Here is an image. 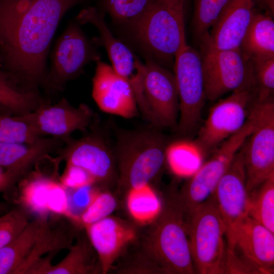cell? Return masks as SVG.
<instances>
[{
    "label": "cell",
    "mask_w": 274,
    "mask_h": 274,
    "mask_svg": "<svg viewBox=\"0 0 274 274\" xmlns=\"http://www.w3.org/2000/svg\"><path fill=\"white\" fill-rule=\"evenodd\" d=\"M0 114L12 115L11 112L6 107L0 105Z\"/></svg>",
    "instance_id": "b9f144b4"
},
{
    "label": "cell",
    "mask_w": 274,
    "mask_h": 274,
    "mask_svg": "<svg viewBox=\"0 0 274 274\" xmlns=\"http://www.w3.org/2000/svg\"><path fill=\"white\" fill-rule=\"evenodd\" d=\"M117 204L116 200L111 193L99 191L80 216L79 222L84 226L94 223L110 216L116 209Z\"/></svg>",
    "instance_id": "e575fe53"
},
{
    "label": "cell",
    "mask_w": 274,
    "mask_h": 274,
    "mask_svg": "<svg viewBox=\"0 0 274 274\" xmlns=\"http://www.w3.org/2000/svg\"><path fill=\"white\" fill-rule=\"evenodd\" d=\"M255 98V89L248 88L233 91L228 97L219 100L210 108L198 129L194 146L204 154L214 151L242 128Z\"/></svg>",
    "instance_id": "4fadbf2b"
},
{
    "label": "cell",
    "mask_w": 274,
    "mask_h": 274,
    "mask_svg": "<svg viewBox=\"0 0 274 274\" xmlns=\"http://www.w3.org/2000/svg\"><path fill=\"white\" fill-rule=\"evenodd\" d=\"M2 59L1 56L0 55V67L2 65Z\"/></svg>",
    "instance_id": "ee69618b"
},
{
    "label": "cell",
    "mask_w": 274,
    "mask_h": 274,
    "mask_svg": "<svg viewBox=\"0 0 274 274\" xmlns=\"http://www.w3.org/2000/svg\"><path fill=\"white\" fill-rule=\"evenodd\" d=\"M207 100L213 101L233 91L255 89L251 62L240 49H221L213 44L209 31L198 40Z\"/></svg>",
    "instance_id": "8992f818"
},
{
    "label": "cell",
    "mask_w": 274,
    "mask_h": 274,
    "mask_svg": "<svg viewBox=\"0 0 274 274\" xmlns=\"http://www.w3.org/2000/svg\"><path fill=\"white\" fill-rule=\"evenodd\" d=\"M49 212L66 215L67 211V195L66 188L56 180L49 190L47 200Z\"/></svg>",
    "instance_id": "74e56055"
},
{
    "label": "cell",
    "mask_w": 274,
    "mask_h": 274,
    "mask_svg": "<svg viewBox=\"0 0 274 274\" xmlns=\"http://www.w3.org/2000/svg\"><path fill=\"white\" fill-rule=\"evenodd\" d=\"M239 49L250 61L274 57L273 16L256 11Z\"/></svg>",
    "instance_id": "603a6c76"
},
{
    "label": "cell",
    "mask_w": 274,
    "mask_h": 274,
    "mask_svg": "<svg viewBox=\"0 0 274 274\" xmlns=\"http://www.w3.org/2000/svg\"><path fill=\"white\" fill-rule=\"evenodd\" d=\"M213 196L225 226L227 246L238 224L248 216L251 204L241 148L219 181Z\"/></svg>",
    "instance_id": "9a60e30c"
},
{
    "label": "cell",
    "mask_w": 274,
    "mask_h": 274,
    "mask_svg": "<svg viewBox=\"0 0 274 274\" xmlns=\"http://www.w3.org/2000/svg\"><path fill=\"white\" fill-rule=\"evenodd\" d=\"M126 204L131 217L141 224L152 223L162 208L160 199L150 184L129 189Z\"/></svg>",
    "instance_id": "d4e9b609"
},
{
    "label": "cell",
    "mask_w": 274,
    "mask_h": 274,
    "mask_svg": "<svg viewBox=\"0 0 274 274\" xmlns=\"http://www.w3.org/2000/svg\"><path fill=\"white\" fill-rule=\"evenodd\" d=\"M145 63V119L157 127L176 129L179 100L175 75L148 55Z\"/></svg>",
    "instance_id": "5bb4252c"
},
{
    "label": "cell",
    "mask_w": 274,
    "mask_h": 274,
    "mask_svg": "<svg viewBox=\"0 0 274 274\" xmlns=\"http://www.w3.org/2000/svg\"><path fill=\"white\" fill-rule=\"evenodd\" d=\"M167 146L165 138L155 131L135 130L121 134L116 148L120 184L129 189L149 184L162 169Z\"/></svg>",
    "instance_id": "277c9868"
},
{
    "label": "cell",
    "mask_w": 274,
    "mask_h": 274,
    "mask_svg": "<svg viewBox=\"0 0 274 274\" xmlns=\"http://www.w3.org/2000/svg\"><path fill=\"white\" fill-rule=\"evenodd\" d=\"M97 255L88 238L78 239L67 255L58 264H48L43 274H92L101 273Z\"/></svg>",
    "instance_id": "cb8c5ba5"
},
{
    "label": "cell",
    "mask_w": 274,
    "mask_h": 274,
    "mask_svg": "<svg viewBox=\"0 0 274 274\" xmlns=\"http://www.w3.org/2000/svg\"><path fill=\"white\" fill-rule=\"evenodd\" d=\"M248 216L274 233V174L251 194Z\"/></svg>",
    "instance_id": "83f0119b"
},
{
    "label": "cell",
    "mask_w": 274,
    "mask_h": 274,
    "mask_svg": "<svg viewBox=\"0 0 274 274\" xmlns=\"http://www.w3.org/2000/svg\"><path fill=\"white\" fill-rule=\"evenodd\" d=\"M43 135L18 116L0 114V143H32Z\"/></svg>",
    "instance_id": "f1b7e54d"
},
{
    "label": "cell",
    "mask_w": 274,
    "mask_h": 274,
    "mask_svg": "<svg viewBox=\"0 0 274 274\" xmlns=\"http://www.w3.org/2000/svg\"><path fill=\"white\" fill-rule=\"evenodd\" d=\"M251 62L255 84L256 99L265 101L274 90V57Z\"/></svg>",
    "instance_id": "1f68e13d"
},
{
    "label": "cell",
    "mask_w": 274,
    "mask_h": 274,
    "mask_svg": "<svg viewBox=\"0 0 274 274\" xmlns=\"http://www.w3.org/2000/svg\"><path fill=\"white\" fill-rule=\"evenodd\" d=\"M18 117L32 126L43 136L50 135L65 143L71 138L74 131H84L89 127L93 112L85 104L75 107L62 97L53 104L44 101L35 111Z\"/></svg>",
    "instance_id": "2e32d148"
},
{
    "label": "cell",
    "mask_w": 274,
    "mask_h": 274,
    "mask_svg": "<svg viewBox=\"0 0 274 274\" xmlns=\"http://www.w3.org/2000/svg\"><path fill=\"white\" fill-rule=\"evenodd\" d=\"M146 239L151 260L161 273H196L185 215L175 195L165 201Z\"/></svg>",
    "instance_id": "7a4b0ae2"
},
{
    "label": "cell",
    "mask_w": 274,
    "mask_h": 274,
    "mask_svg": "<svg viewBox=\"0 0 274 274\" xmlns=\"http://www.w3.org/2000/svg\"><path fill=\"white\" fill-rule=\"evenodd\" d=\"M89 0H0L1 67L22 92H39L50 45L63 17Z\"/></svg>",
    "instance_id": "6da1fadb"
},
{
    "label": "cell",
    "mask_w": 274,
    "mask_h": 274,
    "mask_svg": "<svg viewBox=\"0 0 274 274\" xmlns=\"http://www.w3.org/2000/svg\"><path fill=\"white\" fill-rule=\"evenodd\" d=\"M191 146L184 142L168 145L166 161L174 174L179 176H191L194 170V157Z\"/></svg>",
    "instance_id": "d6a6232c"
},
{
    "label": "cell",
    "mask_w": 274,
    "mask_h": 274,
    "mask_svg": "<svg viewBox=\"0 0 274 274\" xmlns=\"http://www.w3.org/2000/svg\"><path fill=\"white\" fill-rule=\"evenodd\" d=\"M56 180L41 173H33L25 180L21 188L23 204L38 217H47L49 212L47 200L49 190Z\"/></svg>",
    "instance_id": "4316f807"
},
{
    "label": "cell",
    "mask_w": 274,
    "mask_h": 274,
    "mask_svg": "<svg viewBox=\"0 0 274 274\" xmlns=\"http://www.w3.org/2000/svg\"><path fill=\"white\" fill-rule=\"evenodd\" d=\"M3 173L1 172V169H0V176H1V175Z\"/></svg>",
    "instance_id": "f6af8a7d"
},
{
    "label": "cell",
    "mask_w": 274,
    "mask_h": 274,
    "mask_svg": "<svg viewBox=\"0 0 274 274\" xmlns=\"http://www.w3.org/2000/svg\"><path fill=\"white\" fill-rule=\"evenodd\" d=\"M154 0H99L96 8L109 14L113 22L134 29L147 13Z\"/></svg>",
    "instance_id": "484cf974"
},
{
    "label": "cell",
    "mask_w": 274,
    "mask_h": 274,
    "mask_svg": "<svg viewBox=\"0 0 274 274\" xmlns=\"http://www.w3.org/2000/svg\"><path fill=\"white\" fill-rule=\"evenodd\" d=\"M186 218L195 273H227L225 228L213 195Z\"/></svg>",
    "instance_id": "5b68a950"
},
{
    "label": "cell",
    "mask_w": 274,
    "mask_h": 274,
    "mask_svg": "<svg viewBox=\"0 0 274 274\" xmlns=\"http://www.w3.org/2000/svg\"><path fill=\"white\" fill-rule=\"evenodd\" d=\"M19 177L13 172L6 170L0 176V191L10 186Z\"/></svg>",
    "instance_id": "f35d334b"
},
{
    "label": "cell",
    "mask_w": 274,
    "mask_h": 274,
    "mask_svg": "<svg viewBox=\"0 0 274 274\" xmlns=\"http://www.w3.org/2000/svg\"><path fill=\"white\" fill-rule=\"evenodd\" d=\"M105 15L96 7L88 6L79 13L75 19L80 25L89 23L97 28L99 36L94 37L92 42L95 46L105 47L112 67L129 84L138 108L145 117L146 106L143 89L145 63L124 43L113 35L105 21Z\"/></svg>",
    "instance_id": "7c38bea8"
},
{
    "label": "cell",
    "mask_w": 274,
    "mask_h": 274,
    "mask_svg": "<svg viewBox=\"0 0 274 274\" xmlns=\"http://www.w3.org/2000/svg\"><path fill=\"white\" fill-rule=\"evenodd\" d=\"M255 0H230L209 31L218 48H240L256 12Z\"/></svg>",
    "instance_id": "ffe728a7"
},
{
    "label": "cell",
    "mask_w": 274,
    "mask_h": 274,
    "mask_svg": "<svg viewBox=\"0 0 274 274\" xmlns=\"http://www.w3.org/2000/svg\"><path fill=\"white\" fill-rule=\"evenodd\" d=\"M95 63L92 96L99 109L126 119L135 116L138 108L129 84L100 58Z\"/></svg>",
    "instance_id": "e0dca14e"
},
{
    "label": "cell",
    "mask_w": 274,
    "mask_h": 274,
    "mask_svg": "<svg viewBox=\"0 0 274 274\" xmlns=\"http://www.w3.org/2000/svg\"><path fill=\"white\" fill-rule=\"evenodd\" d=\"M173 67L179 100L176 130L187 136L198 130L207 100L199 52L186 42L177 53Z\"/></svg>",
    "instance_id": "30bf717a"
},
{
    "label": "cell",
    "mask_w": 274,
    "mask_h": 274,
    "mask_svg": "<svg viewBox=\"0 0 274 274\" xmlns=\"http://www.w3.org/2000/svg\"><path fill=\"white\" fill-rule=\"evenodd\" d=\"M228 273L270 274L274 269V233L249 216L227 245Z\"/></svg>",
    "instance_id": "8fae6325"
},
{
    "label": "cell",
    "mask_w": 274,
    "mask_h": 274,
    "mask_svg": "<svg viewBox=\"0 0 274 274\" xmlns=\"http://www.w3.org/2000/svg\"><path fill=\"white\" fill-rule=\"evenodd\" d=\"M0 86L9 87L19 91L11 76L2 70H0Z\"/></svg>",
    "instance_id": "ab89813d"
},
{
    "label": "cell",
    "mask_w": 274,
    "mask_h": 274,
    "mask_svg": "<svg viewBox=\"0 0 274 274\" xmlns=\"http://www.w3.org/2000/svg\"><path fill=\"white\" fill-rule=\"evenodd\" d=\"M230 0H193L192 28L198 39L213 25Z\"/></svg>",
    "instance_id": "f546056e"
},
{
    "label": "cell",
    "mask_w": 274,
    "mask_h": 274,
    "mask_svg": "<svg viewBox=\"0 0 274 274\" xmlns=\"http://www.w3.org/2000/svg\"><path fill=\"white\" fill-rule=\"evenodd\" d=\"M80 25L76 19L70 20L56 40L42 86L46 93L62 91L67 82L80 75L88 63L100 58L96 46Z\"/></svg>",
    "instance_id": "9c48e42d"
},
{
    "label": "cell",
    "mask_w": 274,
    "mask_h": 274,
    "mask_svg": "<svg viewBox=\"0 0 274 274\" xmlns=\"http://www.w3.org/2000/svg\"><path fill=\"white\" fill-rule=\"evenodd\" d=\"M57 153L66 163L87 172L95 184L108 182L114 176V156L105 142L96 135H88L78 140L71 138Z\"/></svg>",
    "instance_id": "ac0fdd59"
},
{
    "label": "cell",
    "mask_w": 274,
    "mask_h": 274,
    "mask_svg": "<svg viewBox=\"0 0 274 274\" xmlns=\"http://www.w3.org/2000/svg\"><path fill=\"white\" fill-rule=\"evenodd\" d=\"M44 101L39 92H21L0 86V105L8 108L13 116L28 114L36 110Z\"/></svg>",
    "instance_id": "4dcf8cb0"
},
{
    "label": "cell",
    "mask_w": 274,
    "mask_h": 274,
    "mask_svg": "<svg viewBox=\"0 0 274 274\" xmlns=\"http://www.w3.org/2000/svg\"><path fill=\"white\" fill-rule=\"evenodd\" d=\"M6 207L5 204L0 203V213L4 211L6 209Z\"/></svg>",
    "instance_id": "7bdbcfd3"
},
{
    "label": "cell",
    "mask_w": 274,
    "mask_h": 274,
    "mask_svg": "<svg viewBox=\"0 0 274 274\" xmlns=\"http://www.w3.org/2000/svg\"><path fill=\"white\" fill-rule=\"evenodd\" d=\"M64 145L62 140L53 136H42L32 143H0V166L20 177L41 158L57 152Z\"/></svg>",
    "instance_id": "44dd1931"
},
{
    "label": "cell",
    "mask_w": 274,
    "mask_h": 274,
    "mask_svg": "<svg viewBox=\"0 0 274 274\" xmlns=\"http://www.w3.org/2000/svg\"><path fill=\"white\" fill-rule=\"evenodd\" d=\"M255 5L264 10V12L273 16L274 0H255Z\"/></svg>",
    "instance_id": "60d3db41"
},
{
    "label": "cell",
    "mask_w": 274,
    "mask_h": 274,
    "mask_svg": "<svg viewBox=\"0 0 274 274\" xmlns=\"http://www.w3.org/2000/svg\"><path fill=\"white\" fill-rule=\"evenodd\" d=\"M185 2L186 0H154L133 29L146 55L164 67L174 65L177 53L186 43Z\"/></svg>",
    "instance_id": "3957f363"
},
{
    "label": "cell",
    "mask_w": 274,
    "mask_h": 274,
    "mask_svg": "<svg viewBox=\"0 0 274 274\" xmlns=\"http://www.w3.org/2000/svg\"><path fill=\"white\" fill-rule=\"evenodd\" d=\"M26 211L13 209L0 216V249L15 239L29 222Z\"/></svg>",
    "instance_id": "836d02e7"
},
{
    "label": "cell",
    "mask_w": 274,
    "mask_h": 274,
    "mask_svg": "<svg viewBox=\"0 0 274 274\" xmlns=\"http://www.w3.org/2000/svg\"><path fill=\"white\" fill-rule=\"evenodd\" d=\"M59 182L65 188L75 189L95 184L91 175L82 168L66 163Z\"/></svg>",
    "instance_id": "8d00e7d4"
},
{
    "label": "cell",
    "mask_w": 274,
    "mask_h": 274,
    "mask_svg": "<svg viewBox=\"0 0 274 274\" xmlns=\"http://www.w3.org/2000/svg\"><path fill=\"white\" fill-rule=\"evenodd\" d=\"M249 115L253 129L241 147L250 195L274 174V102L272 97L264 101L256 99Z\"/></svg>",
    "instance_id": "ba28073f"
},
{
    "label": "cell",
    "mask_w": 274,
    "mask_h": 274,
    "mask_svg": "<svg viewBox=\"0 0 274 274\" xmlns=\"http://www.w3.org/2000/svg\"><path fill=\"white\" fill-rule=\"evenodd\" d=\"M85 227L87 237L97 255L103 274L112 268L116 261L137 235L132 225L111 216Z\"/></svg>",
    "instance_id": "d6986e66"
},
{
    "label": "cell",
    "mask_w": 274,
    "mask_h": 274,
    "mask_svg": "<svg viewBox=\"0 0 274 274\" xmlns=\"http://www.w3.org/2000/svg\"><path fill=\"white\" fill-rule=\"evenodd\" d=\"M254 122L249 115L244 126L222 142L185 183L176 198L187 217L211 197L234 156L252 131Z\"/></svg>",
    "instance_id": "52a82bcc"
},
{
    "label": "cell",
    "mask_w": 274,
    "mask_h": 274,
    "mask_svg": "<svg viewBox=\"0 0 274 274\" xmlns=\"http://www.w3.org/2000/svg\"><path fill=\"white\" fill-rule=\"evenodd\" d=\"M93 185H89L75 189L66 188L67 195V217L79 221L80 216L99 191Z\"/></svg>",
    "instance_id": "d590c367"
},
{
    "label": "cell",
    "mask_w": 274,
    "mask_h": 274,
    "mask_svg": "<svg viewBox=\"0 0 274 274\" xmlns=\"http://www.w3.org/2000/svg\"><path fill=\"white\" fill-rule=\"evenodd\" d=\"M47 217L29 221L20 234L0 249V274H20L39 241L49 229Z\"/></svg>",
    "instance_id": "7402d4cb"
}]
</instances>
